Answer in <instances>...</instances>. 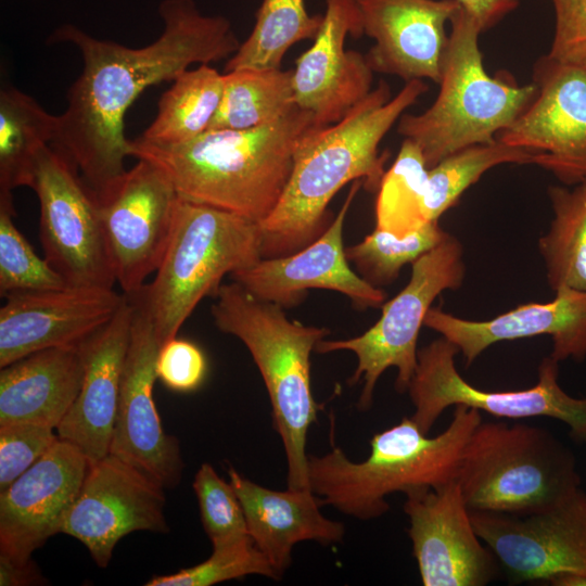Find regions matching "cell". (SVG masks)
Masks as SVG:
<instances>
[{"mask_svg":"<svg viewBox=\"0 0 586 586\" xmlns=\"http://www.w3.org/2000/svg\"><path fill=\"white\" fill-rule=\"evenodd\" d=\"M158 13L164 29L152 43L131 48L95 38L65 24L55 41L74 44L82 71L67 93L52 143L76 168L95 199L107 193L126 173L129 156L126 112L149 87L173 81L192 64L232 56L239 41L231 22L204 15L194 0H163Z\"/></svg>","mask_w":586,"mask_h":586,"instance_id":"cell-1","label":"cell"},{"mask_svg":"<svg viewBox=\"0 0 586 586\" xmlns=\"http://www.w3.org/2000/svg\"><path fill=\"white\" fill-rule=\"evenodd\" d=\"M428 89L415 79L392 98L381 80L342 119L302 140L280 201L259 224L263 257L290 255L315 241L327 229L330 201L347 182L360 180L367 190L378 191L388 158L379 145Z\"/></svg>","mask_w":586,"mask_h":586,"instance_id":"cell-2","label":"cell"},{"mask_svg":"<svg viewBox=\"0 0 586 586\" xmlns=\"http://www.w3.org/2000/svg\"><path fill=\"white\" fill-rule=\"evenodd\" d=\"M317 128L313 114L296 106L260 127L208 129L180 143L139 136L128 151L161 168L180 198L260 224L280 201L296 149Z\"/></svg>","mask_w":586,"mask_h":586,"instance_id":"cell-3","label":"cell"},{"mask_svg":"<svg viewBox=\"0 0 586 586\" xmlns=\"http://www.w3.org/2000/svg\"><path fill=\"white\" fill-rule=\"evenodd\" d=\"M482 422L481 411L455 406L451 421L430 437L412 418L375 433L369 456L352 461L339 447L323 456H308L311 491L330 505L359 520L386 513L385 497L395 492L438 488L456 480L463 448Z\"/></svg>","mask_w":586,"mask_h":586,"instance_id":"cell-4","label":"cell"},{"mask_svg":"<svg viewBox=\"0 0 586 586\" xmlns=\"http://www.w3.org/2000/svg\"><path fill=\"white\" fill-rule=\"evenodd\" d=\"M215 297L216 327L243 342L263 377L286 457L288 488L308 489L306 440L320 409L311 391L310 355L330 331L290 320L282 306L235 281L221 284Z\"/></svg>","mask_w":586,"mask_h":586,"instance_id":"cell-5","label":"cell"},{"mask_svg":"<svg viewBox=\"0 0 586 586\" xmlns=\"http://www.w3.org/2000/svg\"><path fill=\"white\" fill-rule=\"evenodd\" d=\"M450 25L435 101L397 122V132L418 145L428 168L464 148L495 142L537 93L534 81L519 85L486 72L479 47L482 31L461 8Z\"/></svg>","mask_w":586,"mask_h":586,"instance_id":"cell-6","label":"cell"},{"mask_svg":"<svg viewBox=\"0 0 586 586\" xmlns=\"http://www.w3.org/2000/svg\"><path fill=\"white\" fill-rule=\"evenodd\" d=\"M262 255L259 224L179 196L170 241L150 284L131 294L146 309L160 346L177 336L205 296H216L226 275Z\"/></svg>","mask_w":586,"mask_h":586,"instance_id":"cell-7","label":"cell"},{"mask_svg":"<svg viewBox=\"0 0 586 586\" xmlns=\"http://www.w3.org/2000/svg\"><path fill=\"white\" fill-rule=\"evenodd\" d=\"M456 481L470 510L527 514L582 487L574 453L547 429L481 422L470 435Z\"/></svg>","mask_w":586,"mask_h":586,"instance_id":"cell-8","label":"cell"},{"mask_svg":"<svg viewBox=\"0 0 586 586\" xmlns=\"http://www.w3.org/2000/svg\"><path fill=\"white\" fill-rule=\"evenodd\" d=\"M466 275L463 247L448 233L411 264L408 284L382 306L380 319L362 334L346 340H321L315 352L351 351L357 368L349 384L364 381L358 408L372 405L375 384L391 367L397 369L395 387L407 392L418 364V335L434 300L445 290H457Z\"/></svg>","mask_w":586,"mask_h":586,"instance_id":"cell-9","label":"cell"},{"mask_svg":"<svg viewBox=\"0 0 586 586\" xmlns=\"http://www.w3.org/2000/svg\"><path fill=\"white\" fill-rule=\"evenodd\" d=\"M456 345L440 337L418 349V364L407 392L415 407L411 416L429 434L450 406L463 405L497 418L547 417L568 425L570 435L586 444V396L573 397L559 384V361L550 355L538 366L537 383L525 390L487 391L466 381L458 372Z\"/></svg>","mask_w":586,"mask_h":586,"instance_id":"cell-10","label":"cell"},{"mask_svg":"<svg viewBox=\"0 0 586 586\" xmlns=\"http://www.w3.org/2000/svg\"><path fill=\"white\" fill-rule=\"evenodd\" d=\"M31 189L48 263L67 285L112 289L116 276L95 196L52 144L37 160Z\"/></svg>","mask_w":586,"mask_h":586,"instance_id":"cell-11","label":"cell"},{"mask_svg":"<svg viewBox=\"0 0 586 586\" xmlns=\"http://www.w3.org/2000/svg\"><path fill=\"white\" fill-rule=\"evenodd\" d=\"M470 510V509H469ZM474 528L511 584L586 576V492L527 514L470 510Z\"/></svg>","mask_w":586,"mask_h":586,"instance_id":"cell-12","label":"cell"},{"mask_svg":"<svg viewBox=\"0 0 586 586\" xmlns=\"http://www.w3.org/2000/svg\"><path fill=\"white\" fill-rule=\"evenodd\" d=\"M179 195L167 175L138 160L104 195L95 199L124 294L137 293L155 272L171 238Z\"/></svg>","mask_w":586,"mask_h":586,"instance_id":"cell-13","label":"cell"},{"mask_svg":"<svg viewBox=\"0 0 586 586\" xmlns=\"http://www.w3.org/2000/svg\"><path fill=\"white\" fill-rule=\"evenodd\" d=\"M533 81L535 98L497 140L532 152L564 186L586 181V69L545 55Z\"/></svg>","mask_w":586,"mask_h":586,"instance_id":"cell-14","label":"cell"},{"mask_svg":"<svg viewBox=\"0 0 586 586\" xmlns=\"http://www.w3.org/2000/svg\"><path fill=\"white\" fill-rule=\"evenodd\" d=\"M164 487L109 454L89 463L61 533L78 539L98 566L106 568L116 544L129 533H168Z\"/></svg>","mask_w":586,"mask_h":586,"instance_id":"cell-15","label":"cell"},{"mask_svg":"<svg viewBox=\"0 0 586 586\" xmlns=\"http://www.w3.org/2000/svg\"><path fill=\"white\" fill-rule=\"evenodd\" d=\"M128 296L133 317L110 454L164 488H174L181 480L183 461L179 442L164 431L153 399L160 343L144 306Z\"/></svg>","mask_w":586,"mask_h":586,"instance_id":"cell-16","label":"cell"},{"mask_svg":"<svg viewBox=\"0 0 586 586\" xmlns=\"http://www.w3.org/2000/svg\"><path fill=\"white\" fill-rule=\"evenodd\" d=\"M408 535L424 586H485L499 564L477 535L456 480L406 495Z\"/></svg>","mask_w":586,"mask_h":586,"instance_id":"cell-17","label":"cell"},{"mask_svg":"<svg viewBox=\"0 0 586 586\" xmlns=\"http://www.w3.org/2000/svg\"><path fill=\"white\" fill-rule=\"evenodd\" d=\"M0 309V368L38 351L77 346L109 323L127 300L113 288L14 292Z\"/></svg>","mask_w":586,"mask_h":586,"instance_id":"cell-18","label":"cell"},{"mask_svg":"<svg viewBox=\"0 0 586 586\" xmlns=\"http://www.w3.org/2000/svg\"><path fill=\"white\" fill-rule=\"evenodd\" d=\"M324 2L320 30L292 74L295 104L311 113L318 127L339 122L361 102L374 74L365 54L345 49L347 36L364 35L358 0Z\"/></svg>","mask_w":586,"mask_h":586,"instance_id":"cell-19","label":"cell"},{"mask_svg":"<svg viewBox=\"0 0 586 586\" xmlns=\"http://www.w3.org/2000/svg\"><path fill=\"white\" fill-rule=\"evenodd\" d=\"M362 181L356 180L330 226L311 243L290 255L263 257L229 275L255 297L292 307L308 289H329L345 294L358 308L380 307L385 292L358 276L348 265L343 227Z\"/></svg>","mask_w":586,"mask_h":586,"instance_id":"cell-20","label":"cell"},{"mask_svg":"<svg viewBox=\"0 0 586 586\" xmlns=\"http://www.w3.org/2000/svg\"><path fill=\"white\" fill-rule=\"evenodd\" d=\"M89 468L87 457L58 438L49 450L0 492V553L27 561L61 533Z\"/></svg>","mask_w":586,"mask_h":586,"instance_id":"cell-21","label":"cell"},{"mask_svg":"<svg viewBox=\"0 0 586 586\" xmlns=\"http://www.w3.org/2000/svg\"><path fill=\"white\" fill-rule=\"evenodd\" d=\"M358 5L364 35L374 40L365 54L373 73L438 85L446 24L461 8L456 0H358Z\"/></svg>","mask_w":586,"mask_h":586,"instance_id":"cell-22","label":"cell"},{"mask_svg":"<svg viewBox=\"0 0 586 586\" xmlns=\"http://www.w3.org/2000/svg\"><path fill=\"white\" fill-rule=\"evenodd\" d=\"M555 293L550 302L522 304L483 321L459 318L441 307H431L423 326L456 345L467 367L493 344L537 335L551 337L550 356L557 361H584L586 290L561 286Z\"/></svg>","mask_w":586,"mask_h":586,"instance_id":"cell-23","label":"cell"},{"mask_svg":"<svg viewBox=\"0 0 586 586\" xmlns=\"http://www.w3.org/2000/svg\"><path fill=\"white\" fill-rule=\"evenodd\" d=\"M132 317L133 304L127 295L112 320L80 344L85 367L81 388L56 433L75 445L89 463L110 454Z\"/></svg>","mask_w":586,"mask_h":586,"instance_id":"cell-24","label":"cell"},{"mask_svg":"<svg viewBox=\"0 0 586 586\" xmlns=\"http://www.w3.org/2000/svg\"><path fill=\"white\" fill-rule=\"evenodd\" d=\"M228 475L242 505L249 534L279 577L291 565L297 543L331 545L343 540L344 525L321 513L322 499L310 488L273 491L244 477L231 464Z\"/></svg>","mask_w":586,"mask_h":586,"instance_id":"cell-25","label":"cell"},{"mask_svg":"<svg viewBox=\"0 0 586 586\" xmlns=\"http://www.w3.org/2000/svg\"><path fill=\"white\" fill-rule=\"evenodd\" d=\"M84 372L80 345L38 351L1 368L0 425L56 430L79 394Z\"/></svg>","mask_w":586,"mask_h":586,"instance_id":"cell-26","label":"cell"},{"mask_svg":"<svg viewBox=\"0 0 586 586\" xmlns=\"http://www.w3.org/2000/svg\"><path fill=\"white\" fill-rule=\"evenodd\" d=\"M59 116L14 88L0 91V200L18 187L31 188L40 153L56 137Z\"/></svg>","mask_w":586,"mask_h":586,"instance_id":"cell-27","label":"cell"},{"mask_svg":"<svg viewBox=\"0 0 586 586\" xmlns=\"http://www.w3.org/2000/svg\"><path fill=\"white\" fill-rule=\"evenodd\" d=\"M158 101L154 120L141 135L160 143H180L208 130L221 101L224 74L209 64L187 69Z\"/></svg>","mask_w":586,"mask_h":586,"instance_id":"cell-28","label":"cell"},{"mask_svg":"<svg viewBox=\"0 0 586 586\" xmlns=\"http://www.w3.org/2000/svg\"><path fill=\"white\" fill-rule=\"evenodd\" d=\"M293 71L243 68L224 74V92L208 129H251L273 123L296 107Z\"/></svg>","mask_w":586,"mask_h":586,"instance_id":"cell-29","label":"cell"},{"mask_svg":"<svg viewBox=\"0 0 586 586\" xmlns=\"http://www.w3.org/2000/svg\"><path fill=\"white\" fill-rule=\"evenodd\" d=\"M553 217L538 240L549 286L586 290V181L550 186Z\"/></svg>","mask_w":586,"mask_h":586,"instance_id":"cell-30","label":"cell"},{"mask_svg":"<svg viewBox=\"0 0 586 586\" xmlns=\"http://www.w3.org/2000/svg\"><path fill=\"white\" fill-rule=\"evenodd\" d=\"M323 14L310 15L305 0H263L250 36L229 58L225 73L243 69L281 68L288 50L318 35Z\"/></svg>","mask_w":586,"mask_h":586,"instance_id":"cell-31","label":"cell"},{"mask_svg":"<svg viewBox=\"0 0 586 586\" xmlns=\"http://www.w3.org/2000/svg\"><path fill=\"white\" fill-rule=\"evenodd\" d=\"M533 153L496 140L459 150L428 169L423 212L428 221L453 207L483 174L501 164H532Z\"/></svg>","mask_w":586,"mask_h":586,"instance_id":"cell-32","label":"cell"},{"mask_svg":"<svg viewBox=\"0 0 586 586\" xmlns=\"http://www.w3.org/2000/svg\"><path fill=\"white\" fill-rule=\"evenodd\" d=\"M428 169L418 145L404 139L378 189L375 228L404 238L429 222L423 212Z\"/></svg>","mask_w":586,"mask_h":586,"instance_id":"cell-33","label":"cell"},{"mask_svg":"<svg viewBox=\"0 0 586 586\" xmlns=\"http://www.w3.org/2000/svg\"><path fill=\"white\" fill-rule=\"evenodd\" d=\"M446 234L438 221H429L404 238L375 228L361 242L345 247V255L365 280L379 288L392 283L404 265L435 247Z\"/></svg>","mask_w":586,"mask_h":586,"instance_id":"cell-34","label":"cell"},{"mask_svg":"<svg viewBox=\"0 0 586 586\" xmlns=\"http://www.w3.org/2000/svg\"><path fill=\"white\" fill-rule=\"evenodd\" d=\"M13 200H0V294L55 290L67 286L64 278L40 258L16 228Z\"/></svg>","mask_w":586,"mask_h":586,"instance_id":"cell-35","label":"cell"},{"mask_svg":"<svg viewBox=\"0 0 586 586\" xmlns=\"http://www.w3.org/2000/svg\"><path fill=\"white\" fill-rule=\"evenodd\" d=\"M246 575L279 576L250 537L245 540L213 548L208 559L168 575H156L145 586H211Z\"/></svg>","mask_w":586,"mask_h":586,"instance_id":"cell-36","label":"cell"},{"mask_svg":"<svg viewBox=\"0 0 586 586\" xmlns=\"http://www.w3.org/2000/svg\"><path fill=\"white\" fill-rule=\"evenodd\" d=\"M203 528L213 548L250 538L240 499L209 463H202L193 480ZM252 538V537H251Z\"/></svg>","mask_w":586,"mask_h":586,"instance_id":"cell-37","label":"cell"},{"mask_svg":"<svg viewBox=\"0 0 586 586\" xmlns=\"http://www.w3.org/2000/svg\"><path fill=\"white\" fill-rule=\"evenodd\" d=\"M54 430L34 423L0 425V492L26 472L58 441Z\"/></svg>","mask_w":586,"mask_h":586,"instance_id":"cell-38","label":"cell"},{"mask_svg":"<svg viewBox=\"0 0 586 586\" xmlns=\"http://www.w3.org/2000/svg\"><path fill=\"white\" fill-rule=\"evenodd\" d=\"M155 370L157 379L178 393L196 391L207 374V360L193 342L177 336L160 346Z\"/></svg>","mask_w":586,"mask_h":586,"instance_id":"cell-39","label":"cell"},{"mask_svg":"<svg viewBox=\"0 0 586 586\" xmlns=\"http://www.w3.org/2000/svg\"><path fill=\"white\" fill-rule=\"evenodd\" d=\"M555 31L547 56L586 69V0H551Z\"/></svg>","mask_w":586,"mask_h":586,"instance_id":"cell-40","label":"cell"},{"mask_svg":"<svg viewBox=\"0 0 586 586\" xmlns=\"http://www.w3.org/2000/svg\"><path fill=\"white\" fill-rule=\"evenodd\" d=\"M477 24L481 31L488 30L519 4V0H456Z\"/></svg>","mask_w":586,"mask_h":586,"instance_id":"cell-41","label":"cell"},{"mask_svg":"<svg viewBox=\"0 0 586 586\" xmlns=\"http://www.w3.org/2000/svg\"><path fill=\"white\" fill-rule=\"evenodd\" d=\"M47 583V578L31 559L16 561L0 553L1 586L44 585Z\"/></svg>","mask_w":586,"mask_h":586,"instance_id":"cell-42","label":"cell"}]
</instances>
